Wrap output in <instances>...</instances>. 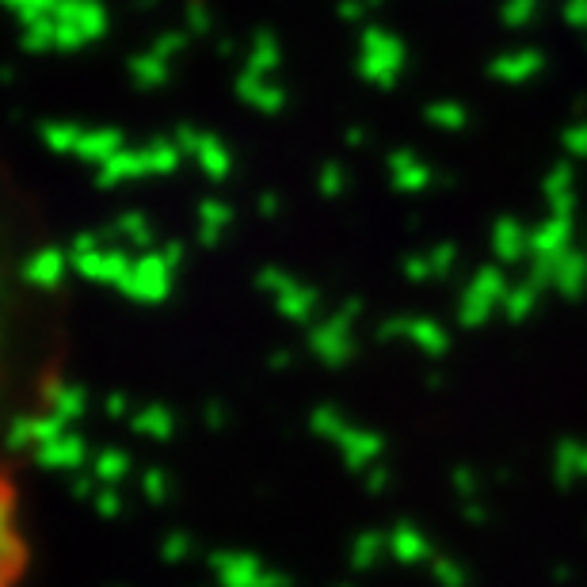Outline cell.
I'll list each match as a JSON object with an SVG mask.
<instances>
[{
    "mask_svg": "<svg viewBox=\"0 0 587 587\" xmlns=\"http://www.w3.org/2000/svg\"><path fill=\"white\" fill-rule=\"evenodd\" d=\"M16 332H20V275H16V252H12V237L0 214V389L12 366V351H16Z\"/></svg>",
    "mask_w": 587,
    "mask_h": 587,
    "instance_id": "7a4b0ae2",
    "label": "cell"
},
{
    "mask_svg": "<svg viewBox=\"0 0 587 587\" xmlns=\"http://www.w3.org/2000/svg\"><path fill=\"white\" fill-rule=\"evenodd\" d=\"M31 565H35V546H31L23 488L12 469L0 466V587H27Z\"/></svg>",
    "mask_w": 587,
    "mask_h": 587,
    "instance_id": "6da1fadb",
    "label": "cell"
}]
</instances>
